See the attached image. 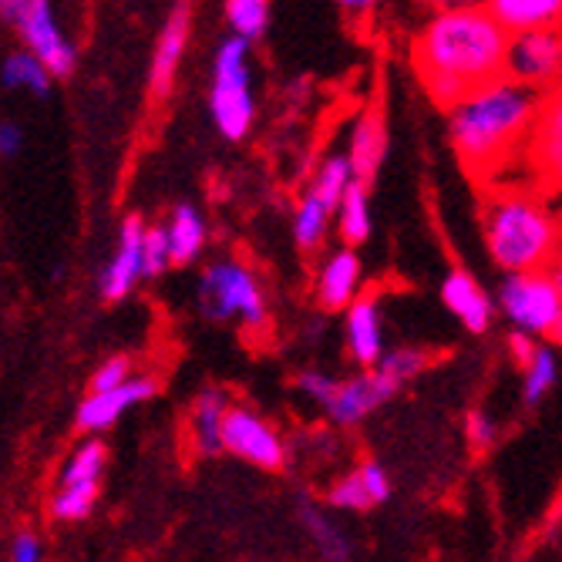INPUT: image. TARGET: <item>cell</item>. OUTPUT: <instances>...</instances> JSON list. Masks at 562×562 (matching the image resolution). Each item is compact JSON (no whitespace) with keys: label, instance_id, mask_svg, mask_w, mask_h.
<instances>
[{"label":"cell","instance_id":"34","mask_svg":"<svg viewBox=\"0 0 562 562\" xmlns=\"http://www.w3.org/2000/svg\"><path fill=\"white\" fill-rule=\"evenodd\" d=\"M132 381V357L125 353H115L109 357L105 364H101L91 378V391L88 394H109V391H119Z\"/></svg>","mask_w":562,"mask_h":562},{"label":"cell","instance_id":"38","mask_svg":"<svg viewBox=\"0 0 562 562\" xmlns=\"http://www.w3.org/2000/svg\"><path fill=\"white\" fill-rule=\"evenodd\" d=\"M508 353H513V361L526 371L532 361H536V353H539V347L532 344V337L529 334H522V330H513L508 334Z\"/></svg>","mask_w":562,"mask_h":562},{"label":"cell","instance_id":"1","mask_svg":"<svg viewBox=\"0 0 562 562\" xmlns=\"http://www.w3.org/2000/svg\"><path fill=\"white\" fill-rule=\"evenodd\" d=\"M508 37L485 4L438 8L412 37V65L441 109L462 105L475 91L505 78Z\"/></svg>","mask_w":562,"mask_h":562},{"label":"cell","instance_id":"15","mask_svg":"<svg viewBox=\"0 0 562 562\" xmlns=\"http://www.w3.org/2000/svg\"><path fill=\"white\" fill-rule=\"evenodd\" d=\"M344 317H347L344 330H347L350 361L374 371L384 361V353H387L384 350V327H381V306H378V300L374 296H361Z\"/></svg>","mask_w":562,"mask_h":562},{"label":"cell","instance_id":"6","mask_svg":"<svg viewBox=\"0 0 562 562\" xmlns=\"http://www.w3.org/2000/svg\"><path fill=\"white\" fill-rule=\"evenodd\" d=\"M296 387L317 401L324 407V415L334 425H357L364 422L371 412H378L381 404H387L401 387L394 381H387L378 368L364 371L357 378H330L324 371H300L296 374Z\"/></svg>","mask_w":562,"mask_h":562},{"label":"cell","instance_id":"40","mask_svg":"<svg viewBox=\"0 0 562 562\" xmlns=\"http://www.w3.org/2000/svg\"><path fill=\"white\" fill-rule=\"evenodd\" d=\"M546 273L552 277V283H555V290L562 293V252H559V257H555V263H552V267H549Z\"/></svg>","mask_w":562,"mask_h":562},{"label":"cell","instance_id":"18","mask_svg":"<svg viewBox=\"0 0 562 562\" xmlns=\"http://www.w3.org/2000/svg\"><path fill=\"white\" fill-rule=\"evenodd\" d=\"M441 300L448 311L462 321L465 330L472 334H485L488 324H492V314H495V306H492V296L475 283L472 273L465 270H451L441 283Z\"/></svg>","mask_w":562,"mask_h":562},{"label":"cell","instance_id":"16","mask_svg":"<svg viewBox=\"0 0 562 562\" xmlns=\"http://www.w3.org/2000/svg\"><path fill=\"white\" fill-rule=\"evenodd\" d=\"M384 156H387V125H384L381 105H368L364 115L357 119V125L350 132V145H347V159H350L353 179L371 186V179L378 176Z\"/></svg>","mask_w":562,"mask_h":562},{"label":"cell","instance_id":"32","mask_svg":"<svg viewBox=\"0 0 562 562\" xmlns=\"http://www.w3.org/2000/svg\"><path fill=\"white\" fill-rule=\"evenodd\" d=\"M327 502L334 508H344V513H368V508H374V498L361 479V472H347L344 479H337L327 492Z\"/></svg>","mask_w":562,"mask_h":562},{"label":"cell","instance_id":"21","mask_svg":"<svg viewBox=\"0 0 562 562\" xmlns=\"http://www.w3.org/2000/svg\"><path fill=\"white\" fill-rule=\"evenodd\" d=\"M300 522H303L306 536H311V542L317 546L324 562H353L347 536L334 526L330 516L321 513L314 502H300Z\"/></svg>","mask_w":562,"mask_h":562},{"label":"cell","instance_id":"25","mask_svg":"<svg viewBox=\"0 0 562 562\" xmlns=\"http://www.w3.org/2000/svg\"><path fill=\"white\" fill-rule=\"evenodd\" d=\"M50 75L31 50H11L4 58V68H0V81L11 91H31V94H47L50 91Z\"/></svg>","mask_w":562,"mask_h":562},{"label":"cell","instance_id":"13","mask_svg":"<svg viewBox=\"0 0 562 562\" xmlns=\"http://www.w3.org/2000/svg\"><path fill=\"white\" fill-rule=\"evenodd\" d=\"M189 27H192V8L189 4H176L169 11V21L156 41V50H151V65H148V91L151 98H166L176 85V71L179 61L186 55L189 44Z\"/></svg>","mask_w":562,"mask_h":562},{"label":"cell","instance_id":"5","mask_svg":"<svg viewBox=\"0 0 562 562\" xmlns=\"http://www.w3.org/2000/svg\"><path fill=\"white\" fill-rule=\"evenodd\" d=\"M210 115L223 138L239 142L252 115H257V101H252V71H249V41L226 37L216 50L213 61V88H210Z\"/></svg>","mask_w":562,"mask_h":562},{"label":"cell","instance_id":"7","mask_svg":"<svg viewBox=\"0 0 562 562\" xmlns=\"http://www.w3.org/2000/svg\"><path fill=\"white\" fill-rule=\"evenodd\" d=\"M0 18L18 27L24 50H31L55 78H68L75 71L78 47L61 31L55 8L47 0H4L0 4Z\"/></svg>","mask_w":562,"mask_h":562},{"label":"cell","instance_id":"22","mask_svg":"<svg viewBox=\"0 0 562 562\" xmlns=\"http://www.w3.org/2000/svg\"><path fill=\"white\" fill-rule=\"evenodd\" d=\"M169 229V243H172V263H192L202 246H206V223H202L199 210L182 202V206L172 210V220L166 223Z\"/></svg>","mask_w":562,"mask_h":562},{"label":"cell","instance_id":"19","mask_svg":"<svg viewBox=\"0 0 562 562\" xmlns=\"http://www.w3.org/2000/svg\"><path fill=\"white\" fill-rule=\"evenodd\" d=\"M229 394L220 387H206L199 391L192 415H189V438L195 445L199 454H220L226 451L223 445V428H226V415H229Z\"/></svg>","mask_w":562,"mask_h":562},{"label":"cell","instance_id":"10","mask_svg":"<svg viewBox=\"0 0 562 562\" xmlns=\"http://www.w3.org/2000/svg\"><path fill=\"white\" fill-rule=\"evenodd\" d=\"M223 445L229 454L243 458V462L257 465V469H267V472H277L286 462V445H283L280 431L246 404L229 407L226 428H223Z\"/></svg>","mask_w":562,"mask_h":562},{"label":"cell","instance_id":"8","mask_svg":"<svg viewBox=\"0 0 562 562\" xmlns=\"http://www.w3.org/2000/svg\"><path fill=\"white\" fill-rule=\"evenodd\" d=\"M498 311L516 330L539 337L555 330L562 317V293L546 270L539 273H505L498 286Z\"/></svg>","mask_w":562,"mask_h":562},{"label":"cell","instance_id":"33","mask_svg":"<svg viewBox=\"0 0 562 562\" xmlns=\"http://www.w3.org/2000/svg\"><path fill=\"white\" fill-rule=\"evenodd\" d=\"M172 267V243L166 226H148L145 233V277H159Z\"/></svg>","mask_w":562,"mask_h":562},{"label":"cell","instance_id":"9","mask_svg":"<svg viewBox=\"0 0 562 562\" xmlns=\"http://www.w3.org/2000/svg\"><path fill=\"white\" fill-rule=\"evenodd\" d=\"M505 78L539 94L562 88V24L508 41Z\"/></svg>","mask_w":562,"mask_h":562},{"label":"cell","instance_id":"4","mask_svg":"<svg viewBox=\"0 0 562 562\" xmlns=\"http://www.w3.org/2000/svg\"><path fill=\"white\" fill-rule=\"evenodd\" d=\"M199 311L210 321H239L249 330L267 327V296L263 286L246 263L220 260L199 277Z\"/></svg>","mask_w":562,"mask_h":562},{"label":"cell","instance_id":"14","mask_svg":"<svg viewBox=\"0 0 562 562\" xmlns=\"http://www.w3.org/2000/svg\"><path fill=\"white\" fill-rule=\"evenodd\" d=\"M156 381L151 378H132L125 387L119 391H109V394H88L81 404H78V412H75V425L81 431H109L128 407L148 401V397H156Z\"/></svg>","mask_w":562,"mask_h":562},{"label":"cell","instance_id":"35","mask_svg":"<svg viewBox=\"0 0 562 562\" xmlns=\"http://www.w3.org/2000/svg\"><path fill=\"white\" fill-rule=\"evenodd\" d=\"M465 435H469L472 451H475V454H485V451L495 445L498 428H495V422L482 412V407H472V412L465 415Z\"/></svg>","mask_w":562,"mask_h":562},{"label":"cell","instance_id":"36","mask_svg":"<svg viewBox=\"0 0 562 562\" xmlns=\"http://www.w3.org/2000/svg\"><path fill=\"white\" fill-rule=\"evenodd\" d=\"M44 559V542L37 532L31 529H21L14 536V546H11V562H41Z\"/></svg>","mask_w":562,"mask_h":562},{"label":"cell","instance_id":"37","mask_svg":"<svg viewBox=\"0 0 562 562\" xmlns=\"http://www.w3.org/2000/svg\"><path fill=\"white\" fill-rule=\"evenodd\" d=\"M357 472H361V479H364V485H368V492H371L374 505H381V502H387V498H391V479H387V472H384L378 462H364Z\"/></svg>","mask_w":562,"mask_h":562},{"label":"cell","instance_id":"24","mask_svg":"<svg viewBox=\"0 0 562 562\" xmlns=\"http://www.w3.org/2000/svg\"><path fill=\"white\" fill-rule=\"evenodd\" d=\"M353 182H357V179H353L350 159H347V156H327V159L317 166L311 186H306V195H314V199L321 202V206H327L330 213H337V210H340V202H344V195H347V189H350Z\"/></svg>","mask_w":562,"mask_h":562},{"label":"cell","instance_id":"26","mask_svg":"<svg viewBox=\"0 0 562 562\" xmlns=\"http://www.w3.org/2000/svg\"><path fill=\"white\" fill-rule=\"evenodd\" d=\"M109 462V448L98 438H88L85 445L75 448V454L61 469V488L68 485H101V472H105Z\"/></svg>","mask_w":562,"mask_h":562},{"label":"cell","instance_id":"3","mask_svg":"<svg viewBox=\"0 0 562 562\" xmlns=\"http://www.w3.org/2000/svg\"><path fill=\"white\" fill-rule=\"evenodd\" d=\"M482 233L505 273H539L555 263L562 236L552 213L529 192H498L485 202Z\"/></svg>","mask_w":562,"mask_h":562},{"label":"cell","instance_id":"17","mask_svg":"<svg viewBox=\"0 0 562 562\" xmlns=\"http://www.w3.org/2000/svg\"><path fill=\"white\" fill-rule=\"evenodd\" d=\"M361 300V257L344 246L334 257H327V263L321 267L317 277V303L324 311H350V306Z\"/></svg>","mask_w":562,"mask_h":562},{"label":"cell","instance_id":"30","mask_svg":"<svg viewBox=\"0 0 562 562\" xmlns=\"http://www.w3.org/2000/svg\"><path fill=\"white\" fill-rule=\"evenodd\" d=\"M428 368V350L422 347H397V350H387L384 361L378 364V371L394 381L397 387H404L412 378H418L422 371Z\"/></svg>","mask_w":562,"mask_h":562},{"label":"cell","instance_id":"12","mask_svg":"<svg viewBox=\"0 0 562 562\" xmlns=\"http://www.w3.org/2000/svg\"><path fill=\"white\" fill-rule=\"evenodd\" d=\"M526 156H529L532 172L542 182L562 186V88L542 94L539 119H536Z\"/></svg>","mask_w":562,"mask_h":562},{"label":"cell","instance_id":"31","mask_svg":"<svg viewBox=\"0 0 562 562\" xmlns=\"http://www.w3.org/2000/svg\"><path fill=\"white\" fill-rule=\"evenodd\" d=\"M98 502V485H68L58 488V495L50 498V516L61 522H78L85 519Z\"/></svg>","mask_w":562,"mask_h":562},{"label":"cell","instance_id":"29","mask_svg":"<svg viewBox=\"0 0 562 562\" xmlns=\"http://www.w3.org/2000/svg\"><path fill=\"white\" fill-rule=\"evenodd\" d=\"M226 21L233 27V37L257 41L270 27V4L267 0H229Z\"/></svg>","mask_w":562,"mask_h":562},{"label":"cell","instance_id":"28","mask_svg":"<svg viewBox=\"0 0 562 562\" xmlns=\"http://www.w3.org/2000/svg\"><path fill=\"white\" fill-rule=\"evenodd\" d=\"M555 381H559V361H555V353H552V347H539L536 361L522 371V401L529 407L542 404L546 394L555 387Z\"/></svg>","mask_w":562,"mask_h":562},{"label":"cell","instance_id":"2","mask_svg":"<svg viewBox=\"0 0 562 562\" xmlns=\"http://www.w3.org/2000/svg\"><path fill=\"white\" fill-rule=\"evenodd\" d=\"M542 94L516 81H495L448 112V138L462 166L488 179L529 148Z\"/></svg>","mask_w":562,"mask_h":562},{"label":"cell","instance_id":"11","mask_svg":"<svg viewBox=\"0 0 562 562\" xmlns=\"http://www.w3.org/2000/svg\"><path fill=\"white\" fill-rule=\"evenodd\" d=\"M145 233L148 226L142 223V216H128L122 223V233H119V249L112 263L105 267V273L98 277V290L105 300H125L135 283L145 277Z\"/></svg>","mask_w":562,"mask_h":562},{"label":"cell","instance_id":"23","mask_svg":"<svg viewBox=\"0 0 562 562\" xmlns=\"http://www.w3.org/2000/svg\"><path fill=\"white\" fill-rule=\"evenodd\" d=\"M337 233L344 246H361L371 239V195L364 182H353L337 210Z\"/></svg>","mask_w":562,"mask_h":562},{"label":"cell","instance_id":"39","mask_svg":"<svg viewBox=\"0 0 562 562\" xmlns=\"http://www.w3.org/2000/svg\"><path fill=\"white\" fill-rule=\"evenodd\" d=\"M21 142H24V135H21V128H18L14 122H4V125H0V156H4V159L18 156V151H21Z\"/></svg>","mask_w":562,"mask_h":562},{"label":"cell","instance_id":"20","mask_svg":"<svg viewBox=\"0 0 562 562\" xmlns=\"http://www.w3.org/2000/svg\"><path fill=\"white\" fill-rule=\"evenodd\" d=\"M485 8L508 37L562 24V0H492Z\"/></svg>","mask_w":562,"mask_h":562},{"label":"cell","instance_id":"41","mask_svg":"<svg viewBox=\"0 0 562 562\" xmlns=\"http://www.w3.org/2000/svg\"><path fill=\"white\" fill-rule=\"evenodd\" d=\"M552 340L562 347V317H559V324H555V330H552Z\"/></svg>","mask_w":562,"mask_h":562},{"label":"cell","instance_id":"27","mask_svg":"<svg viewBox=\"0 0 562 562\" xmlns=\"http://www.w3.org/2000/svg\"><path fill=\"white\" fill-rule=\"evenodd\" d=\"M327 223H330V210L321 206L314 195L300 199V206L293 213V236H296V246L300 249H317L324 243V233H327Z\"/></svg>","mask_w":562,"mask_h":562}]
</instances>
